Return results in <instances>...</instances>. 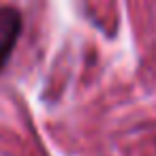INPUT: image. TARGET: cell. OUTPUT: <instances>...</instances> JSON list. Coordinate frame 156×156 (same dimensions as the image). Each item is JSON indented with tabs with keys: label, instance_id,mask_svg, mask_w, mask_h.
<instances>
[{
	"label": "cell",
	"instance_id": "6da1fadb",
	"mask_svg": "<svg viewBox=\"0 0 156 156\" xmlns=\"http://www.w3.org/2000/svg\"><path fill=\"white\" fill-rule=\"evenodd\" d=\"M22 17L15 9H0V69L9 62L15 43L20 39Z\"/></svg>",
	"mask_w": 156,
	"mask_h": 156
}]
</instances>
